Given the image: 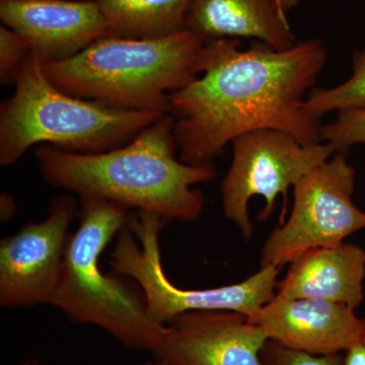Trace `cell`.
Returning a JSON list of instances; mask_svg holds the SVG:
<instances>
[{
  "instance_id": "obj_16",
  "label": "cell",
  "mask_w": 365,
  "mask_h": 365,
  "mask_svg": "<svg viewBox=\"0 0 365 365\" xmlns=\"http://www.w3.org/2000/svg\"><path fill=\"white\" fill-rule=\"evenodd\" d=\"M365 106V48L352 55V74L341 85L313 88L304 101V109L319 118L332 112L345 111Z\"/></svg>"
},
{
  "instance_id": "obj_10",
  "label": "cell",
  "mask_w": 365,
  "mask_h": 365,
  "mask_svg": "<svg viewBox=\"0 0 365 365\" xmlns=\"http://www.w3.org/2000/svg\"><path fill=\"white\" fill-rule=\"evenodd\" d=\"M269 341L261 327L235 312H190L165 325L155 359L169 365H264Z\"/></svg>"
},
{
  "instance_id": "obj_17",
  "label": "cell",
  "mask_w": 365,
  "mask_h": 365,
  "mask_svg": "<svg viewBox=\"0 0 365 365\" xmlns=\"http://www.w3.org/2000/svg\"><path fill=\"white\" fill-rule=\"evenodd\" d=\"M321 141L342 153L353 145L365 144V106L338 112L334 121L322 125Z\"/></svg>"
},
{
  "instance_id": "obj_20",
  "label": "cell",
  "mask_w": 365,
  "mask_h": 365,
  "mask_svg": "<svg viewBox=\"0 0 365 365\" xmlns=\"http://www.w3.org/2000/svg\"><path fill=\"white\" fill-rule=\"evenodd\" d=\"M364 330L359 340L346 351L343 365H365V317L364 319Z\"/></svg>"
},
{
  "instance_id": "obj_19",
  "label": "cell",
  "mask_w": 365,
  "mask_h": 365,
  "mask_svg": "<svg viewBox=\"0 0 365 365\" xmlns=\"http://www.w3.org/2000/svg\"><path fill=\"white\" fill-rule=\"evenodd\" d=\"M264 365H343L340 354L316 355L290 349L269 340L262 351Z\"/></svg>"
},
{
  "instance_id": "obj_9",
  "label": "cell",
  "mask_w": 365,
  "mask_h": 365,
  "mask_svg": "<svg viewBox=\"0 0 365 365\" xmlns=\"http://www.w3.org/2000/svg\"><path fill=\"white\" fill-rule=\"evenodd\" d=\"M78 208L73 196L56 197L47 217L26 223L0 241V306H51L63 270L69 227Z\"/></svg>"
},
{
  "instance_id": "obj_6",
  "label": "cell",
  "mask_w": 365,
  "mask_h": 365,
  "mask_svg": "<svg viewBox=\"0 0 365 365\" xmlns=\"http://www.w3.org/2000/svg\"><path fill=\"white\" fill-rule=\"evenodd\" d=\"M165 220L155 213H130L110 256L113 270L130 278L160 325L190 312H235L247 318L275 297L280 268L264 266L242 282L206 289L178 287L163 271L160 232Z\"/></svg>"
},
{
  "instance_id": "obj_12",
  "label": "cell",
  "mask_w": 365,
  "mask_h": 365,
  "mask_svg": "<svg viewBox=\"0 0 365 365\" xmlns=\"http://www.w3.org/2000/svg\"><path fill=\"white\" fill-rule=\"evenodd\" d=\"M247 319L261 327L269 340L316 355L347 351L364 330L354 309L326 300L275 297Z\"/></svg>"
},
{
  "instance_id": "obj_23",
  "label": "cell",
  "mask_w": 365,
  "mask_h": 365,
  "mask_svg": "<svg viewBox=\"0 0 365 365\" xmlns=\"http://www.w3.org/2000/svg\"><path fill=\"white\" fill-rule=\"evenodd\" d=\"M140 365H169L168 364H165V361H163V360L155 359L153 360V361L146 362V364H143Z\"/></svg>"
},
{
  "instance_id": "obj_22",
  "label": "cell",
  "mask_w": 365,
  "mask_h": 365,
  "mask_svg": "<svg viewBox=\"0 0 365 365\" xmlns=\"http://www.w3.org/2000/svg\"><path fill=\"white\" fill-rule=\"evenodd\" d=\"M299 0H278L281 9H282L285 13H287L289 9H292V7L297 6V4H299Z\"/></svg>"
},
{
  "instance_id": "obj_1",
  "label": "cell",
  "mask_w": 365,
  "mask_h": 365,
  "mask_svg": "<svg viewBox=\"0 0 365 365\" xmlns=\"http://www.w3.org/2000/svg\"><path fill=\"white\" fill-rule=\"evenodd\" d=\"M326 56L319 39L284 50L257 41L242 49L234 38L209 41L202 74L170 96L180 160L213 165L228 143L263 129L321 143V119L306 111L304 101Z\"/></svg>"
},
{
  "instance_id": "obj_21",
  "label": "cell",
  "mask_w": 365,
  "mask_h": 365,
  "mask_svg": "<svg viewBox=\"0 0 365 365\" xmlns=\"http://www.w3.org/2000/svg\"><path fill=\"white\" fill-rule=\"evenodd\" d=\"M14 211H16V204L13 197L9 196V194H1V220L2 222H6L9 217L13 216Z\"/></svg>"
},
{
  "instance_id": "obj_2",
  "label": "cell",
  "mask_w": 365,
  "mask_h": 365,
  "mask_svg": "<svg viewBox=\"0 0 365 365\" xmlns=\"http://www.w3.org/2000/svg\"><path fill=\"white\" fill-rule=\"evenodd\" d=\"M35 157L43 179L55 188L181 222L200 218L205 200L196 186L217 177L213 165L180 160L169 114L114 150L78 153L43 144Z\"/></svg>"
},
{
  "instance_id": "obj_14",
  "label": "cell",
  "mask_w": 365,
  "mask_h": 365,
  "mask_svg": "<svg viewBox=\"0 0 365 365\" xmlns=\"http://www.w3.org/2000/svg\"><path fill=\"white\" fill-rule=\"evenodd\" d=\"M185 30L206 42L246 38L277 50L295 44L287 13L278 0H193Z\"/></svg>"
},
{
  "instance_id": "obj_8",
  "label": "cell",
  "mask_w": 365,
  "mask_h": 365,
  "mask_svg": "<svg viewBox=\"0 0 365 365\" xmlns=\"http://www.w3.org/2000/svg\"><path fill=\"white\" fill-rule=\"evenodd\" d=\"M232 163L222 182L223 213L239 228L245 240L251 239L253 223L249 203L253 197L265 199L259 220H267L288 190L336 153L326 143L304 144L285 132L263 129L244 134L232 141Z\"/></svg>"
},
{
  "instance_id": "obj_15",
  "label": "cell",
  "mask_w": 365,
  "mask_h": 365,
  "mask_svg": "<svg viewBox=\"0 0 365 365\" xmlns=\"http://www.w3.org/2000/svg\"><path fill=\"white\" fill-rule=\"evenodd\" d=\"M193 0H98L114 37L158 39L185 30Z\"/></svg>"
},
{
  "instance_id": "obj_4",
  "label": "cell",
  "mask_w": 365,
  "mask_h": 365,
  "mask_svg": "<svg viewBox=\"0 0 365 365\" xmlns=\"http://www.w3.org/2000/svg\"><path fill=\"white\" fill-rule=\"evenodd\" d=\"M129 209L102 199H79L78 230L71 235L51 306L76 324L102 329L124 347L155 353L165 325L151 318L138 285L105 274L101 256L128 222Z\"/></svg>"
},
{
  "instance_id": "obj_18",
  "label": "cell",
  "mask_w": 365,
  "mask_h": 365,
  "mask_svg": "<svg viewBox=\"0 0 365 365\" xmlns=\"http://www.w3.org/2000/svg\"><path fill=\"white\" fill-rule=\"evenodd\" d=\"M33 54L32 48L18 33L0 26V81L14 83L26 59Z\"/></svg>"
},
{
  "instance_id": "obj_13",
  "label": "cell",
  "mask_w": 365,
  "mask_h": 365,
  "mask_svg": "<svg viewBox=\"0 0 365 365\" xmlns=\"http://www.w3.org/2000/svg\"><path fill=\"white\" fill-rule=\"evenodd\" d=\"M364 279L365 249L343 242L295 258L278 281L275 297L326 300L356 309L364 299Z\"/></svg>"
},
{
  "instance_id": "obj_5",
  "label": "cell",
  "mask_w": 365,
  "mask_h": 365,
  "mask_svg": "<svg viewBox=\"0 0 365 365\" xmlns=\"http://www.w3.org/2000/svg\"><path fill=\"white\" fill-rule=\"evenodd\" d=\"M0 106V165L9 167L34 145L100 153L130 143L163 113L128 111L73 97L53 85L44 60L33 54Z\"/></svg>"
},
{
  "instance_id": "obj_11",
  "label": "cell",
  "mask_w": 365,
  "mask_h": 365,
  "mask_svg": "<svg viewBox=\"0 0 365 365\" xmlns=\"http://www.w3.org/2000/svg\"><path fill=\"white\" fill-rule=\"evenodd\" d=\"M0 20L44 62L71 58L112 36L98 0H0Z\"/></svg>"
},
{
  "instance_id": "obj_3",
  "label": "cell",
  "mask_w": 365,
  "mask_h": 365,
  "mask_svg": "<svg viewBox=\"0 0 365 365\" xmlns=\"http://www.w3.org/2000/svg\"><path fill=\"white\" fill-rule=\"evenodd\" d=\"M206 45L191 31L158 39L108 36L71 58L44 62L53 85L115 109L169 113L170 96L202 74Z\"/></svg>"
},
{
  "instance_id": "obj_7",
  "label": "cell",
  "mask_w": 365,
  "mask_h": 365,
  "mask_svg": "<svg viewBox=\"0 0 365 365\" xmlns=\"http://www.w3.org/2000/svg\"><path fill=\"white\" fill-rule=\"evenodd\" d=\"M355 170L337 153L294 187L289 217L274 228L261 250V267L282 268L300 255L339 246L365 228V212L352 200Z\"/></svg>"
}]
</instances>
